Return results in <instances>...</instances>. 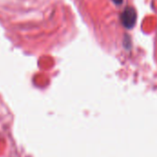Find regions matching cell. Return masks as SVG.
Wrapping results in <instances>:
<instances>
[{"instance_id": "obj_1", "label": "cell", "mask_w": 157, "mask_h": 157, "mask_svg": "<svg viewBox=\"0 0 157 157\" xmlns=\"http://www.w3.org/2000/svg\"><path fill=\"white\" fill-rule=\"evenodd\" d=\"M137 15L136 11L133 7L128 6L124 9V11L121 15V24L128 29H132L136 24Z\"/></svg>"}, {"instance_id": "obj_2", "label": "cell", "mask_w": 157, "mask_h": 157, "mask_svg": "<svg viewBox=\"0 0 157 157\" xmlns=\"http://www.w3.org/2000/svg\"><path fill=\"white\" fill-rule=\"evenodd\" d=\"M112 2H113L114 4H116L117 6H120V5H121V4H122L123 0H112Z\"/></svg>"}]
</instances>
